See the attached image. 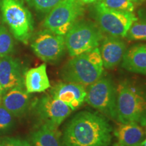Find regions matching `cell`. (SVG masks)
I'll return each mask as SVG.
<instances>
[{
  "instance_id": "cell-18",
  "label": "cell",
  "mask_w": 146,
  "mask_h": 146,
  "mask_svg": "<svg viewBox=\"0 0 146 146\" xmlns=\"http://www.w3.org/2000/svg\"><path fill=\"white\" fill-rule=\"evenodd\" d=\"M58 128L45 124L33 131L31 135L32 146H64Z\"/></svg>"
},
{
  "instance_id": "cell-27",
  "label": "cell",
  "mask_w": 146,
  "mask_h": 146,
  "mask_svg": "<svg viewBox=\"0 0 146 146\" xmlns=\"http://www.w3.org/2000/svg\"><path fill=\"white\" fill-rule=\"evenodd\" d=\"M134 4H141V3H143L145 0H131Z\"/></svg>"
},
{
  "instance_id": "cell-23",
  "label": "cell",
  "mask_w": 146,
  "mask_h": 146,
  "mask_svg": "<svg viewBox=\"0 0 146 146\" xmlns=\"http://www.w3.org/2000/svg\"><path fill=\"white\" fill-rule=\"evenodd\" d=\"M14 123L13 115L0 103V135L10 131Z\"/></svg>"
},
{
  "instance_id": "cell-17",
  "label": "cell",
  "mask_w": 146,
  "mask_h": 146,
  "mask_svg": "<svg viewBox=\"0 0 146 146\" xmlns=\"http://www.w3.org/2000/svg\"><path fill=\"white\" fill-rule=\"evenodd\" d=\"M24 85L29 94L44 92L50 88L51 85L47 74L45 63L25 72L24 74Z\"/></svg>"
},
{
  "instance_id": "cell-14",
  "label": "cell",
  "mask_w": 146,
  "mask_h": 146,
  "mask_svg": "<svg viewBox=\"0 0 146 146\" xmlns=\"http://www.w3.org/2000/svg\"><path fill=\"white\" fill-rule=\"evenodd\" d=\"M24 87H14L3 94L0 99L1 104L16 117L23 116L30 106L31 94Z\"/></svg>"
},
{
  "instance_id": "cell-28",
  "label": "cell",
  "mask_w": 146,
  "mask_h": 146,
  "mask_svg": "<svg viewBox=\"0 0 146 146\" xmlns=\"http://www.w3.org/2000/svg\"><path fill=\"white\" fill-rule=\"evenodd\" d=\"M140 146H146V137L144 139V140L142 141V143H141Z\"/></svg>"
},
{
  "instance_id": "cell-7",
  "label": "cell",
  "mask_w": 146,
  "mask_h": 146,
  "mask_svg": "<svg viewBox=\"0 0 146 146\" xmlns=\"http://www.w3.org/2000/svg\"><path fill=\"white\" fill-rule=\"evenodd\" d=\"M93 18L101 30L108 35L125 37L128 31L138 18L133 12H119L105 7L99 1L91 9Z\"/></svg>"
},
{
  "instance_id": "cell-20",
  "label": "cell",
  "mask_w": 146,
  "mask_h": 146,
  "mask_svg": "<svg viewBox=\"0 0 146 146\" xmlns=\"http://www.w3.org/2000/svg\"><path fill=\"white\" fill-rule=\"evenodd\" d=\"M125 37L131 41H146V22H134L128 31Z\"/></svg>"
},
{
  "instance_id": "cell-1",
  "label": "cell",
  "mask_w": 146,
  "mask_h": 146,
  "mask_svg": "<svg viewBox=\"0 0 146 146\" xmlns=\"http://www.w3.org/2000/svg\"><path fill=\"white\" fill-rule=\"evenodd\" d=\"M112 131L108 118L104 115L82 111L66 125L62 140L64 146H109Z\"/></svg>"
},
{
  "instance_id": "cell-9",
  "label": "cell",
  "mask_w": 146,
  "mask_h": 146,
  "mask_svg": "<svg viewBox=\"0 0 146 146\" xmlns=\"http://www.w3.org/2000/svg\"><path fill=\"white\" fill-rule=\"evenodd\" d=\"M31 46L38 58L49 63H55L61 59L66 49L64 36L46 29L33 36Z\"/></svg>"
},
{
  "instance_id": "cell-22",
  "label": "cell",
  "mask_w": 146,
  "mask_h": 146,
  "mask_svg": "<svg viewBox=\"0 0 146 146\" xmlns=\"http://www.w3.org/2000/svg\"><path fill=\"white\" fill-rule=\"evenodd\" d=\"M62 1V0H27V2L37 12L47 14Z\"/></svg>"
},
{
  "instance_id": "cell-26",
  "label": "cell",
  "mask_w": 146,
  "mask_h": 146,
  "mask_svg": "<svg viewBox=\"0 0 146 146\" xmlns=\"http://www.w3.org/2000/svg\"><path fill=\"white\" fill-rule=\"evenodd\" d=\"M80 1H81L82 3L84 4H89V3H92L96 2L98 0H79Z\"/></svg>"
},
{
  "instance_id": "cell-11",
  "label": "cell",
  "mask_w": 146,
  "mask_h": 146,
  "mask_svg": "<svg viewBox=\"0 0 146 146\" xmlns=\"http://www.w3.org/2000/svg\"><path fill=\"white\" fill-rule=\"evenodd\" d=\"M24 85L20 62L12 56L0 58V99L9 90Z\"/></svg>"
},
{
  "instance_id": "cell-10",
  "label": "cell",
  "mask_w": 146,
  "mask_h": 146,
  "mask_svg": "<svg viewBox=\"0 0 146 146\" xmlns=\"http://www.w3.org/2000/svg\"><path fill=\"white\" fill-rule=\"evenodd\" d=\"M35 110L43 124L55 128H58L72 111L68 106L51 94L44 95L36 100Z\"/></svg>"
},
{
  "instance_id": "cell-16",
  "label": "cell",
  "mask_w": 146,
  "mask_h": 146,
  "mask_svg": "<svg viewBox=\"0 0 146 146\" xmlns=\"http://www.w3.org/2000/svg\"><path fill=\"white\" fill-rule=\"evenodd\" d=\"M113 133L123 146H140L145 136L143 128L135 122L120 123Z\"/></svg>"
},
{
  "instance_id": "cell-24",
  "label": "cell",
  "mask_w": 146,
  "mask_h": 146,
  "mask_svg": "<svg viewBox=\"0 0 146 146\" xmlns=\"http://www.w3.org/2000/svg\"><path fill=\"white\" fill-rule=\"evenodd\" d=\"M0 146H32L29 142L20 138L5 137L0 138Z\"/></svg>"
},
{
  "instance_id": "cell-6",
  "label": "cell",
  "mask_w": 146,
  "mask_h": 146,
  "mask_svg": "<svg viewBox=\"0 0 146 146\" xmlns=\"http://www.w3.org/2000/svg\"><path fill=\"white\" fill-rule=\"evenodd\" d=\"M85 4L79 0H62L47 14L43 27L54 33L65 36L85 14Z\"/></svg>"
},
{
  "instance_id": "cell-3",
  "label": "cell",
  "mask_w": 146,
  "mask_h": 146,
  "mask_svg": "<svg viewBox=\"0 0 146 146\" xmlns=\"http://www.w3.org/2000/svg\"><path fill=\"white\" fill-rule=\"evenodd\" d=\"M120 123L145 124L146 94L127 82L116 87V116Z\"/></svg>"
},
{
  "instance_id": "cell-8",
  "label": "cell",
  "mask_w": 146,
  "mask_h": 146,
  "mask_svg": "<svg viewBox=\"0 0 146 146\" xmlns=\"http://www.w3.org/2000/svg\"><path fill=\"white\" fill-rule=\"evenodd\" d=\"M85 102L106 117L116 120V87L110 78L102 76L86 88Z\"/></svg>"
},
{
  "instance_id": "cell-5",
  "label": "cell",
  "mask_w": 146,
  "mask_h": 146,
  "mask_svg": "<svg viewBox=\"0 0 146 146\" xmlns=\"http://www.w3.org/2000/svg\"><path fill=\"white\" fill-rule=\"evenodd\" d=\"M104 37V32L96 23L81 19L65 35L66 47L73 57L98 47Z\"/></svg>"
},
{
  "instance_id": "cell-25",
  "label": "cell",
  "mask_w": 146,
  "mask_h": 146,
  "mask_svg": "<svg viewBox=\"0 0 146 146\" xmlns=\"http://www.w3.org/2000/svg\"><path fill=\"white\" fill-rule=\"evenodd\" d=\"M137 14L139 21L146 22V6L143 7L140 10H139Z\"/></svg>"
},
{
  "instance_id": "cell-12",
  "label": "cell",
  "mask_w": 146,
  "mask_h": 146,
  "mask_svg": "<svg viewBox=\"0 0 146 146\" xmlns=\"http://www.w3.org/2000/svg\"><path fill=\"white\" fill-rule=\"evenodd\" d=\"M50 94L67 105L72 110L79 108L86 98V88L82 85L71 82H61L55 85Z\"/></svg>"
},
{
  "instance_id": "cell-21",
  "label": "cell",
  "mask_w": 146,
  "mask_h": 146,
  "mask_svg": "<svg viewBox=\"0 0 146 146\" xmlns=\"http://www.w3.org/2000/svg\"><path fill=\"white\" fill-rule=\"evenodd\" d=\"M101 3L111 10L125 12H133L135 4L131 0H100Z\"/></svg>"
},
{
  "instance_id": "cell-30",
  "label": "cell",
  "mask_w": 146,
  "mask_h": 146,
  "mask_svg": "<svg viewBox=\"0 0 146 146\" xmlns=\"http://www.w3.org/2000/svg\"><path fill=\"white\" fill-rule=\"evenodd\" d=\"M145 123H146V122H145Z\"/></svg>"
},
{
  "instance_id": "cell-4",
  "label": "cell",
  "mask_w": 146,
  "mask_h": 146,
  "mask_svg": "<svg viewBox=\"0 0 146 146\" xmlns=\"http://www.w3.org/2000/svg\"><path fill=\"white\" fill-rule=\"evenodd\" d=\"M3 22L16 39L28 44L33 33V19L22 0H0Z\"/></svg>"
},
{
  "instance_id": "cell-15",
  "label": "cell",
  "mask_w": 146,
  "mask_h": 146,
  "mask_svg": "<svg viewBox=\"0 0 146 146\" xmlns=\"http://www.w3.org/2000/svg\"><path fill=\"white\" fill-rule=\"evenodd\" d=\"M122 67L129 72L146 76V43H138L127 49Z\"/></svg>"
},
{
  "instance_id": "cell-29",
  "label": "cell",
  "mask_w": 146,
  "mask_h": 146,
  "mask_svg": "<svg viewBox=\"0 0 146 146\" xmlns=\"http://www.w3.org/2000/svg\"><path fill=\"white\" fill-rule=\"evenodd\" d=\"M112 146H123V145H122L120 143H119L118 142V143H114V145H113Z\"/></svg>"
},
{
  "instance_id": "cell-2",
  "label": "cell",
  "mask_w": 146,
  "mask_h": 146,
  "mask_svg": "<svg viewBox=\"0 0 146 146\" xmlns=\"http://www.w3.org/2000/svg\"><path fill=\"white\" fill-rule=\"evenodd\" d=\"M103 74L104 65L99 47L73 56L61 70L64 81L80 84L85 87L100 79Z\"/></svg>"
},
{
  "instance_id": "cell-13",
  "label": "cell",
  "mask_w": 146,
  "mask_h": 146,
  "mask_svg": "<svg viewBox=\"0 0 146 146\" xmlns=\"http://www.w3.org/2000/svg\"><path fill=\"white\" fill-rule=\"evenodd\" d=\"M100 52L104 68L113 69L121 62L127 50L125 42L121 37L104 36L100 43Z\"/></svg>"
},
{
  "instance_id": "cell-19",
  "label": "cell",
  "mask_w": 146,
  "mask_h": 146,
  "mask_svg": "<svg viewBox=\"0 0 146 146\" xmlns=\"http://www.w3.org/2000/svg\"><path fill=\"white\" fill-rule=\"evenodd\" d=\"M14 50L12 34L3 25H0V58L9 56Z\"/></svg>"
}]
</instances>
